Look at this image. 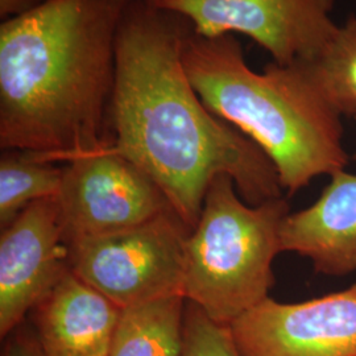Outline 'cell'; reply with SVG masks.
<instances>
[{
  "label": "cell",
  "instance_id": "5",
  "mask_svg": "<svg viewBox=\"0 0 356 356\" xmlns=\"http://www.w3.org/2000/svg\"><path fill=\"white\" fill-rule=\"evenodd\" d=\"M191 229L175 211L70 248V269L120 309L184 296Z\"/></svg>",
  "mask_w": 356,
  "mask_h": 356
},
{
  "label": "cell",
  "instance_id": "18",
  "mask_svg": "<svg viewBox=\"0 0 356 356\" xmlns=\"http://www.w3.org/2000/svg\"><path fill=\"white\" fill-rule=\"evenodd\" d=\"M141 1H145V3H148V4H152V6H157V4L163 3V1H166V0H141Z\"/></svg>",
  "mask_w": 356,
  "mask_h": 356
},
{
  "label": "cell",
  "instance_id": "8",
  "mask_svg": "<svg viewBox=\"0 0 356 356\" xmlns=\"http://www.w3.org/2000/svg\"><path fill=\"white\" fill-rule=\"evenodd\" d=\"M229 329L242 356H356V282L296 304L268 297Z\"/></svg>",
  "mask_w": 356,
  "mask_h": 356
},
{
  "label": "cell",
  "instance_id": "2",
  "mask_svg": "<svg viewBox=\"0 0 356 356\" xmlns=\"http://www.w3.org/2000/svg\"><path fill=\"white\" fill-rule=\"evenodd\" d=\"M132 0H44L0 26V147L70 163L111 145L116 38Z\"/></svg>",
  "mask_w": 356,
  "mask_h": 356
},
{
  "label": "cell",
  "instance_id": "15",
  "mask_svg": "<svg viewBox=\"0 0 356 356\" xmlns=\"http://www.w3.org/2000/svg\"><path fill=\"white\" fill-rule=\"evenodd\" d=\"M182 356H242L229 326L219 325L188 301L184 318Z\"/></svg>",
  "mask_w": 356,
  "mask_h": 356
},
{
  "label": "cell",
  "instance_id": "16",
  "mask_svg": "<svg viewBox=\"0 0 356 356\" xmlns=\"http://www.w3.org/2000/svg\"><path fill=\"white\" fill-rule=\"evenodd\" d=\"M1 356H47L33 329L23 323L6 337Z\"/></svg>",
  "mask_w": 356,
  "mask_h": 356
},
{
  "label": "cell",
  "instance_id": "4",
  "mask_svg": "<svg viewBox=\"0 0 356 356\" xmlns=\"http://www.w3.org/2000/svg\"><path fill=\"white\" fill-rule=\"evenodd\" d=\"M289 204L280 197L245 204L234 179L210 184L200 219L185 248L184 296L219 325L231 326L269 297L272 264Z\"/></svg>",
  "mask_w": 356,
  "mask_h": 356
},
{
  "label": "cell",
  "instance_id": "6",
  "mask_svg": "<svg viewBox=\"0 0 356 356\" xmlns=\"http://www.w3.org/2000/svg\"><path fill=\"white\" fill-rule=\"evenodd\" d=\"M57 202L69 248L173 211L160 188L113 145L65 164Z\"/></svg>",
  "mask_w": 356,
  "mask_h": 356
},
{
  "label": "cell",
  "instance_id": "3",
  "mask_svg": "<svg viewBox=\"0 0 356 356\" xmlns=\"http://www.w3.org/2000/svg\"><path fill=\"white\" fill-rule=\"evenodd\" d=\"M182 61L204 106L263 149L289 195L348 164L342 115L302 60L272 63L259 73L234 35L202 38L193 29Z\"/></svg>",
  "mask_w": 356,
  "mask_h": 356
},
{
  "label": "cell",
  "instance_id": "13",
  "mask_svg": "<svg viewBox=\"0 0 356 356\" xmlns=\"http://www.w3.org/2000/svg\"><path fill=\"white\" fill-rule=\"evenodd\" d=\"M28 151H4L0 159V226L4 229L26 206L56 198L63 186L65 165Z\"/></svg>",
  "mask_w": 356,
  "mask_h": 356
},
{
  "label": "cell",
  "instance_id": "10",
  "mask_svg": "<svg viewBox=\"0 0 356 356\" xmlns=\"http://www.w3.org/2000/svg\"><path fill=\"white\" fill-rule=\"evenodd\" d=\"M281 251L312 261L325 276L342 277L356 272V175L339 170L318 200L284 218Z\"/></svg>",
  "mask_w": 356,
  "mask_h": 356
},
{
  "label": "cell",
  "instance_id": "9",
  "mask_svg": "<svg viewBox=\"0 0 356 356\" xmlns=\"http://www.w3.org/2000/svg\"><path fill=\"white\" fill-rule=\"evenodd\" d=\"M69 270L57 197L26 206L0 235V337L19 327Z\"/></svg>",
  "mask_w": 356,
  "mask_h": 356
},
{
  "label": "cell",
  "instance_id": "7",
  "mask_svg": "<svg viewBox=\"0 0 356 356\" xmlns=\"http://www.w3.org/2000/svg\"><path fill=\"white\" fill-rule=\"evenodd\" d=\"M157 7L188 19L202 38H252L280 65L314 58L338 29L334 0H166Z\"/></svg>",
  "mask_w": 356,
  "mask_h": 356
},
{
  "label": "cell",
  "instance_id": "14",
  "mask_svg": "<svg viewBox=\"0 0 356 356\" xmlns=\"http://www.w3.org/2000/svg\"><path fill=\"white\" fill-rule=\"evenodd\" d=\"M331 106L342 116H356V16L338 26L314 58L302 60Z\"/></svg>",
  "mask_w": 356,
  "mask_h": 356
},
{
  "label": "cell",
  "instance_id": "1",
  "mask_svg": "<svg viewBox=\"0 0 356 356\" xmlns=\"http://www.w3.org/2000/svg\"><path fill=\"white\" fill-rule=\"evenodd\" d=\"M191 32L179 13L132 0L116 38L108 108L113 148L152 179L191 231L218 176L232 178L248 204L284 191L263 149L213 114L193 88L182 61Z\"/></svg>",
  "mask_w": 356,
  "mask_h": 356
},
{
  "label": "cell",
  "instance_id": "17",
  "mask_svg": "<svg viewBox=\"0 0 356 356\" xmlns=\"http://www.w3.org/2000/svg\"><path fill=\"white\" fill-rule=\"evenodd\" d=\"M44 0H0V16L4 20L13 19L38 7Z\"/></svg>",
  "mask_w": 356,
  "mask_h": 356
},
{
  "label": "cell",
  "instance_id": "11",
  "mask_svg": "<svg viewBox=\"0 0 356 356\" xmlns=\"http://www.w3.org/2000/svg\"><path fill=\"white\" fill-rule=\"evenodd\" d=\"M120 307L70 269L32 310L47 356H108Z\"/></svg>",
  "mask_w": 356,
  "mask_h": 356
},
{
  "label": "cell",
  "instance_id": "19",
  "mask_svg": "<svg viewBox=\"0 0 356 356\" xmlns=\"http://www.w3.org/2000/svg\"><path fill=\"white\" fill-rule=\"evenodd\" d=\"M354 120H355V122H356V116H355V118H354ZM354 157H355V160H356V151H355V156H354Z\"/></svg>",
  "mask_w": 356,
  "mask_h": 356
},
{
  "label": "cell",
  "instance_id": "12",
  "mask_svg": "<svg viewBox=\"0 0 356 356\" xmlns=\"http://www.w3.org/2000/svg\"><path fill=\"white\" fill-rule=\"evenodd\" d=\"M186 298H159L120 310L108 356H182Z\"/></svg>",
  "mask_w": 356,
  "mask_h": 356
}]
</instances>
